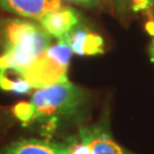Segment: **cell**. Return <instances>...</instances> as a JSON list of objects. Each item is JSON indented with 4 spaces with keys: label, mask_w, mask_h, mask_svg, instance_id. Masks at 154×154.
I'll use <instances>...</instances> for the list:
<instances>
[{
    "label": "cell",
    "mask_w": 154,
    "mask_h": 154,
    "mask_svg": "<svg viewBox=\"0 0 154 154\" xmlns=\"http://www.w3.org/2000/svg\"><path fill=\"white\" fill-rule=\"evenodd\" d=\"M0 72L22 71L51 46V37L26 18L0 21Z\"/></svg>",
    "instance_id": "6da1fadb"
},
{
    "label": "cell",
    "mask_w": 154,
    "mask_h": 154,
    "mask_svg": "<svg viewBox=\"0 0 154 154\" xmlns=\"http://www.w3.org/2000/svg\"><path fill=\"white\" fill-rule=\"evenodd\" d=\"M34 109V122L44 125L45 129H55L61 121L81 113L88 102V94L71 81H64L37 89L31 96Z\"/></svg>",
    "instance_id": "7a4b0ae2"
},
{
    "label": "cell",
    "mask_w": 154,
    "mask_h": 154,
    "mask_svg": "<svg viewBox=\"0 0 154 154\" xmlns=\"http://www.w3.org/2000/svg\"><path fill=\"white\" fill-rule=\"evenodd\" d=\"M71 48L64 38L57 40L34 61L17 72L33 89H41L67 81V71L72 58Z\"/></svg>",
    "instance_id": "3957f363"
},
{
    "label": "cell",
    "mask_w": 154,
    "mask_h": 154,
    "mask_svg": "<svg viewBox=\"0 0 154 154\" xmlns=\"http://www.w3.org/2000/svg\"><path fill=\"white\" fill-rule=\"evenodd\" d=\"M65 145L67 154H135L113 138L106 122L81 127Z\"/></svg>",
    "instance_id": "277c9868"
},
{
    "label": "cell",
    "mask_w": 154,
    "mask_h": 154,
    "mask_svg": "<svg viewBox=\"0 0 154 154\" xmlns=\"http://www.w3.org/2000/svg\"><path fill=\"white\" fill-rule=\"evenodd\" d=\"M39 24L50 37L58 40L80 24V14L71 7L62 5L40 17Z\"/></svg>",
    "instance_id": "5b68a950"
},
{
    "label": "cell",
    "mask_w": 154,
    "mask_h": 154,
    "mask_svg": "<svg viewBox=\"0 0 154 154\" xmlns=\"http://www.w3.org/2000/svg\"><path fill=\"white\" fill-rule=\"evenodd\" d=\"M63 38L66 40L74 55L97 56L104 54L105 51L103 37L81 24H78Z\"/></svg>",
    "instance_id": "8992f818"
},
{
    "label": "cell",
    "mask_w": 154,
    "mask_h": 154,
    "mask_svg": "<svg viewBox=\"0 0 154 154\" xmlns=\"http://www.w3.org/2000/svg\"><path fill=\"white\" fill-rule=\"evenodd\" d=\"M62 6V0H0V8L22 18L37 20Z\"/></svg>",
    "instance_id": "52a82bcc"
},
{
    "label": "cell",
    "mask_w": 154,
    "mask_h": 154,
    "mask_svg": "<svg viewBox=\"0 0 154 154\" xmlns=\"http://www.w3.org/2000/svg\"><path fill=\"white\" fill-rule=\"evenodd\" d=\"M0 154H67L65 143L48 139H18L0 149Z\"/></svg>",
    "instance_id": "ba28073f"
},
{
    "label": "cell",
    "mask_w": 154,
    "mask_h": 154,
    "mask_svg": "<svg viewBox=\"0 0 154 154\" xmlns=\"http://www.w3.org/2000/svg\"><path fill=\"white\" fill-rule=\"evenodd\" d=\"M0 89L18 95H25L33 88L20 73L15 71H4L0 72Z\"/></svg>",
    "instance_id": "9c48e42d"
},
{
    "label": "cell",
    "mask_w": 154,
    "mask_h": 154,
    "mask_svg": "<svg viewBox=\"0 0 154 154\" xmlns=\"http://www.w3.org/2000/svg\"><path fill=\"white\" fill-rule=\"evenodd\" d=\"M13 113L23 123V126H29L33 123L34 109L31 102H18L13 107Z\"/></svg>",
    "instance_id": "30bf717a"
},
{
    "label": "cell",
    "mask_w": 154,
    "mask_h": 154,
    "mask_svg": "<svg viewBox=\"0 0 154 154\" xmlns=\"http://www.w3.org/2000/svg\"><path fill=\"white\" fill-rule=\"evenodd\" d=\"M65 1L73 4V5L88 8V9H96L100 6V0H65Z\"/></svg>",
    "instance_id": "8fae6325"
},
{
    "label": "cell",
    "mask_w": 154,
    "mask_h": 154,
    "mask_svg": "<svg viewBox=\"0 0 154 154\" xmlns=\"http://www.w3.org/2000/svg\"><path fill=\"white\" fill-rule=\"evenodd\" d=\"M112 1L114 2L116 9L119 11H123L129 4H131V0H112Z\"/></svg>",
    "instance_id": "7c38bea8"
},
{
    "label": "cell",
    "mask_w": 154,
    "mask_h": 154,
    "mask_svg": "<svg viewBox=\"0 0 154 154\" xmlns=\"http://www.w3.org/2000/svg\"><path fill=\"white\" fill-rule=\"evenodd\" d=\"M145 29H146V31L149 34H151L152 37H154V20H149L146 22L145 24Z\"/></svg>",
    "instance_id": "4fadbf2b"
},
{
    "label": "cell",
    "mask_w": 154,
    "mask_h": 154,
    "mask_svg": "<svg viewBox=\"0 0 154 154\" xmlns=\"http://www.w3.org/2000/svg\"><path fill=\"white\" fill-rule=\"evenodd\" d=\"M149 57H151V61L154 63V37H153V39H152L151 45H149Z\"/></svg>",
    "instance_id": "5bb4252c"
},
{
    "label": "cell",
    "mask_w": 154,
    "mask_h": 154,
    "mask_svg": "<svg viewBox=\"0 0 154 154\" xmlns=\"http://www.w3.org/2000/svg\"><path fill=\"white\" fill-rule=\"evenodd\" d=\"M147 1L149 2V5H151V6H153V5H154V0H147Z\"/></svg>",
    "instance_id": "9a60e30c"
}]
</instances>
